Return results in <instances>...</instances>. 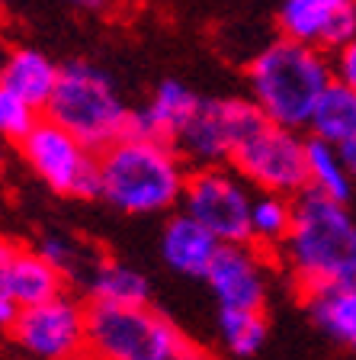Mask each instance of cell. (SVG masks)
Masks as SVG:
<instances>
[{
	"label": "cell",
	"mask_w": 356,
	"mask_h": 360,
	"mask_svg": "<svg viewBox=\"0 0 356 360\" xmlns=\"http://www.w3.org/2000/svg\"><path fill=\"white\" fill-rule=\"evenodd\" d=\"M190 341L164 312L145 306H87L84 360H183Z\"/></svg>",
	"instance_id": "cell-5"
},
{
	"label": "cell",
	"mask_w": 356,
	"mask_h": 360,
	"mask_svg": "<svg viewBox=\"0 0 356 360\" xmlns=\"http://www.w3.org/2000/svg\"><path fill=\"white\" fill-rule=\"evenodd\" d=\"M61 68L39 49H10L7 65L0 68V84L13 90L22 103H29L36 112H45L58 87Z\"/></svg>",
	"instance_id": "cell-15"
},
{
	"label": "cell",
	"mask_w": 356,
	"mask_h": 360,
	"mask_svg": "<svg viewBox=\"0 0 356 360\" xmlns=\"http://www.w3.org/2000/svg\"><path fill=\"white\" fill-rule=\"evenodd\" d=\"M253 187L231 165L193 167L180 210L202 222L222 245L251 241Z\"/></svg>",
	"instance_id": "cell-9"
},
{
	"label": "cell",
	"mask_w": 356,
	"mask_h": 360,
	"mask_svg": "<svg viewBox=\"0 0 356 360\" xmlns=\"http://www.w3.org/2000/svg\"><path fill=\"white\" fill-rule=\"evenodd\" d=\"M186 180V158L154 135H126L100 151V196L128 216L177 210Z\"/></svg>",
	"instance_id": "cell-2"
},
{
	"label": "cell",
	"mask_w": 356,
	"mask_h": 360,
	"mask_svg": "<svg viewBox=\"0 0 356 360\" xmlns=\"http://www.w3.org/2000/svg\"><path fill=\"white\" fill-rule=\"evenodd\" d=\"M296 219V200L282 193H257L251 206V245L276 257Z\"/></svg>",
	"instance_id": "cell-20"
},
{
	"label": "cell",
	"mask_w": 356,
	"mask_h": 360,
	"mask_svg": "<svg viewBox=\"0 0 356 360\" xmlns=\"http://www.w3.org/2000/svg\"><path fill=\"white\" fill-rule=\"evenodd\" d=\"M0 7H4V0H0Z\"/></svg>",
	"instance_id": "cell-31"
},
{
	"label": "cell",
	"mask_w": 356,
	"mask_h": 360,
	"mask_svg": "<svg viewBox=\"0 0 356 360\" xmlns=\"http://www.w3.org/2000/svg\"><path fill=\"white\" fill-rule=\"evenodd\" d=\"M247 84L251 100L270 122L302 132L324 90L334 84V61L318 45L276 36L247 61Z\"/></svg>",
	"instance_id": "cell-3"
},
{
	"label": "cell",
	"mask_w": 356,
	"mask_h": 360,
	"mask_svg": "<svg viewBox=\"0 0 356 360\" xmlns=\"http://www.w3.org/2000/svg\"><path fill=\"white\" fill-rule=\"evenodd\" d=\"M10 338L32 360L87 357V306L67 292L26 306L10 328Z\"/></svg>",
	"instance_id": "cell-10"
},
{
	"label": "cell",
	"mask_w": 356,
	"mask_h": 360,
	"mask_svg": "<svg viewBox=\"0 0 356 360\" xmlns=\"http://www.w3.org/2000/svg\"><path fill=\"white\" fill-rule=\"evenodd\" d=\"M267 120L251 97H199L193 120L177 135L173 148L190 167L231 165V155Z\"/></svg>",
	"instance_id": "cell-8"
},
{
	"label": "cell",
	"mask_w": 356,
	"mask_h": 360,
	"mask_svg": "<svg viewBox=\"0 0 356 360\" xmlns=\"http://www.w3.org/2000/svg\"><path fill=\"white\" fill-rule=\"evenodd\" d=\"M218 338L228 354L253 357L267 345V312H241V309H218Z\"/></svg>",
	"instance_id": "cell-23"
},
{
	"label": "cell",
	"mask_w": 356,
	"mask_h": 360,
	"mask_svg": "<svg viewBox=\"0 0 356 360\" xmlns=\"http://www.w3.org/2000/svg\"><path fill=\"white\" fill-rule=\"evenodd\" d=\"M341 151H343V161H347L350 174L356 177V139H350L347 145H341Z\"/></svg>",
	"instance_id": "cell-27"
},
{
	"label": "cell",
	"mask_w": 356,
	"mask_h": 360,
	"mask_svg": "<svg viewBox=\"0 0 356 360\" xmlns=\"http://www.w3.org/2000/svg\"><path fill=\"white\" fill-rule=\"evenodd\" d=\"M305 306H308L315 325L327 338H334L337 345L356 351V280L308 292Z\"/></svg>",
	"instance_id": "cell-16"
},
{
	"label": "cell",
	"mask_w": 356,
	"mask_h": 360,
	"mask_svg": "<svg viewBox=\"0 0 356 360\" xmlns=\"http://www.w3.org/2000/svg\"><path fill=\"white\" fill-rule=\"evenodd\" d=\"M308 132H312V139L331 142L337 148L356 139V90L334 77V84L324 90V97L315 106Z\"/></svg>",
	"instance_id": "cell-18"
},
{
	"label": "cell",
	"mask_w": 356,
	"mask_h": 360,
	"mask_svg": "<svg viewBox=\"0 0 356 360\" xmlns=\"http://www.w3.org/2000/svg\"><path fill=\"white\" fill-rule=\"evenodd\" d=\"M279 270L302 296L356 280V216L347 202L305 190L296 196L292 229L276 251Z\"/></svg>",
	"instance_id": "cell-1"
},
{
	"label": "cell",
	"mask_w": 356,
	"mask_h": 360,
	"mask_svg": "<svg viewBox=\"0 0 356 360\" xmlns=\"http://www.w3.org/2000/svg\"><path fill=\"white\" fill-rule=\"evenodd\" d=\"M353 174H350L343 151L331 142L321 139H308V190L331 200L350 202L353 196Z\"/></svg>",
	"instance_id": "cell-21"
},
{
	"label": "cell",
	"mask_w": 356,
	"mask_h": 360,
	"mask_svg": "<svg viewBox=\"0 0 356 360\" xmlns=\"http://www.w3.org/2000/svg\"><path fill=\"white\" fill-rule=\"evenodd\" d=\"M196 106H199V94L186 87L183 81H161L151 94L148 106L135 110V126L132 135H154L164 142H177V135L186 129V122L193 120Z\"/></svg>",
	"instance_id": "cell-14"
},
{
	"label": "cell",
	"mask_w": 356,
	"mask_h": 360,
	"mask_svg": "<svg viewBox=\"0 0 356 360\" xmlns=\"http://www.w3.org/2000/svg\"><path fill=\"white\" fill-rule=\"evenodd\" d=\"M16 148L48 190L74 200L100 196V151H93L55 120L39 116L36 126L16 142Z\"/></svg>",
	"instance_id": "cell-6"
},
{
	"label": "cell",
	"mask_w": 356,
	"mask_h": 360,
	"mask_svg": "<svg viewBox=\"0 0 356 360\" xmlns=\"http://www.w3.org/2000/svg\"><path fill=\"white\" fill-rule=\"evenodd\" d=\"M39 112L29 103H22L13 90H7L0 84V135L10 142H20L22 135L36 126Z\"/></svg>",
	"instance_id": "cell-24"
},
{
	"label": "cell",
	"mask_w": 356,
	"mask_h": 360,
	"mask_svg": "<svg viewBox=\"0 0 356 360\" xmlns=\"http://www.w3.org/2000/svg\"><path fill=\"white\" fill-rule=\"evenodd\" d=\"M7 55H10V45H7V39L0 36V68L7 65Z\"/></svg>",
	"instance_id": "cell-30"
},
{
	"label": "cell",
	"mask_w": 356,
	"mask_h": 360,
	"mask_svg": "<svg viewBox=\"0 0 356 360\" xmlns=\"http://www.w3.org/2000/svg\"><path fill=\"white\" fill-rule=\"evenodd\" d=\"M218 248H222V241L183 210L173 212L167 219V225H164L161 257L167 267L183 274V277L206 280L209 267H212V261L218 255Z\"/></svg>",
	"instance_id": "cell-13"
},
{
	"label": "cell",
	"mask_w": 356,
	"mask_h": 360,
	"mask_svg": "<svg viewBox=\"0 0 356 360\" xmlns=\"http://www.w3.org/2000/svg\"><path fill=\"white\" fill-rule=\"evenodd\" d=\"M39 255L58 270L65 283H77L84 290L90 286L100 264L106 261L103 251L97 245H90L87 238H81V235H42Z\"/></svg>",
	"instance_id": "cell-17"
},
{
	"label": "cell",
	"mask_w": 356,
	"mask_h": 360,
	"mask_svg": "<svg viewBox=\"0 0 356 360\" xmlns=\"http://www.w3.org/2000/svg\"><path fill=\"white\" fill-rule=\"evenodd\" d=\"M331 61H334V77L337 81L356 90V39L353 42H347L343 49H337Z\"/></svg>",
	"instance_id": "cell-26"
},
{
	"label": "cell",
	"mask_w": 356,
	"mask_h": 360,
	"mask_svg": "<svg viewBox=\"0 0 356 360\" xmlns=\"http://www.w3.org/2000/svg\"><path fill=\"white\" fill-rule=\"evenodd\" d=\"M273 255L260 251L251 241L218 248L216 261L206 274V283L216 296L218 309H241V312H267L270 270Z\"/></svg>",
	"instance_id": "cell-11"
},
{
	"label": "cell",
	"mask_w": 356,
	"mask_h": 360,
	"mask_svg": "<svg viewBox=\"0 0 356 360\" xmlns=\"http://www.w3.org/2000/svg\"><path fill=\"white\" fill-rule=\"evenodd\" d=\"M279 36L334 55L356 39V0H282Z\"/></svg>",
	"instance_id": "cell-12"
},
{
	"label": "cell",
	"mask_w": 356,
	"mask_h": 360,
	"mask_svg": "<svg viewBox=\"0 0 356 360\" xmlns=\"http://www.w3.org/2000/svg\"><path fill=\"white\" fill-rule=\"evenodd\" d=\"M183 360H218L216 354H209L206 347H196V345H190V351L183 354Z\"/></svg>",
	"instance_id": "cell-28"
},
{
	"label": "cell",
	"mask_w": 356,
	"mask_h": 360,
	"mask_svg": "<svg viewBox=\"0 0 356 360\" xmlns=\"http://www.w3.org/2000/svg\"><path fill=\"white\" fill-rule=\"evenodd\" d=\"M87 296L90 302H106V306H145L151 302V286L141 270L106 257L90 280Z\"/></svg>",
	"instance_id": "cell-19"
},
{
	"label": "cell",
	"mask_w": 356,
	"mask_h": 360,
	"mask_svg": "<svg viewBox=\"0 0 356 360\" xmlns=\"http://www.w3.org/2000/svg\"><path fill=\"white\" fill-rule=\"evenodd\" d=\"M61 4H67V7H77V10H100L106 0H61Z\"/></svg>",
	"instance_id": "cell-29"
},
{
	"label": "cell",
	"mask_w": 356,
	"mask_h": 360,
	"mask_svg": "<svg viewBox=\"0 0 356 360\" xmlns=\"http://www.w3.org/2000/svg\"><path fill=\"white\" fill-rule=\"evenodd\" d=\"M45 116L84 139L93 151H103L132 135L135 126V110L122 103L112 77L90 61L61 65L58 87L52 94V103L45 106Z\"/></svg>",
	"instance_id": "cell-4"
},
{
	"label": "cell",
	"mask_w": 356,
	"mask_h": 360,
	"mask_svg": "<svg viewBox=\"0 0 356 360\" xmlns=\"http://www.w3.org/2000/svg\"><path fill=\"white\" fill-rule=\"evenodd\" d=\"M61 286H65V277L39 255V248L22 245L20 261H16V280H13V300L20 302V309L52 300V296L65 292Z\"/></svg>",
	"instance_id": "cell-22"
},
{
	"label": "cell",
	"mask_w": 356,
	"mask_h": 360,
	"mask_svg": "<svg viewBox=\"0 0 356 360\" xmlns=\"http://www.w3.org/2000/svg\"><path fill=\"white\" fill-rule=\"evenodd\" d=\"M231 167L257 193H282L296 200L308 190V139L296 129L263 120L237 145Z\"/></svg>",
	"instance_id": "cell-7"
},
{
	"label": "cell",
	"mask_w": 356,
	"mask_h": 360,
	"mask_svg": "<svg viewBox=\"0 0 356 360\" xmlns=\"http://www.w3.org/2000/svg\"><path fill=\"white\" fill-rule=\"evenodd\" d=\"M22 245L10 238H0V300H13V280H16V261H20ZM20 306V302H16Z\"/></svg>",
	"instance_id": "cell-25"
}]
</instances>
